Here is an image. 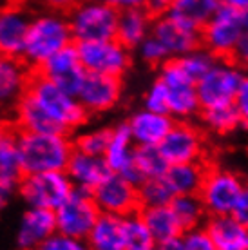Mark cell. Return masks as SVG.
Here are the masks:
<instances>
[{
  "mask_svg": "<svg viewBox=\"0 0 248 250\" xmlns=\"http://www.w3.org/2000/svg\"><path fill=\"white\" fill-rule=\"evenodd\" d=\"M73 44L75 38L67 15L51 9H40L33 13L22 60L33 71H40L49 58Z\"/></svg>",
  "mask_w": 248,
  "mask_h": 250,
  "instance_id": "1",
  "label": "cell"
},
{
  "mask_svg": "<svg viewBox=\"0 0 248 250\" xmlns=\"http://www.w3.org/2000/svg\"><path fill=\"white\" fill-rule=\"evenodd\" d=\"M27 94L58 127V131L67 134L80 129L89 116L76 94L62 89L58 83L49 80L42 71H33Z\"/></svg>",
  "mask_w": 248,
  "mask_h": 250,
  "instance_id": "2",
  "label": "cell"
},
{
  "mask_svg": "<svg viewBox=\"0 0 248 250\" xmlns=\"http://www.w3.org/2000/svg\"><path fill=\"white\" fill-rule=\"evenodd\" d=\"M19 147L25 174L65 170L75 152V142L67 132L19 131Z\"/></svg>",
  "mask_w": 248,
  "mask_h": 250,
  "instance_id": "3",
  "label": "cell"
},
{
  "mask_svg": "<svg viewBox=\"0 0 248 250\" xmlns=\"http://www.w3.org/2000/svg\"><path fill=\"white\" fill-rule=\"evenodd\" d=\"M75 44L112 40L118 31L120 9L96 0H82L67 13Z\"/></svg>",
  "mask_w": 248,
  "mask_h": 250,
  "instance_id": "4",
  "label": "cell"
},
{
  "mask_svg": "<svg viewBox=\"0 0 248 250\" xmlns=\"http://www.w3.org/2000/svg\"><path fill=\"white\" fill-rule=\"evenodd\" d=\"M75 190V185L69 180L65 170H51L25 174L17 187L25 207H37L56 210Z\"/></svg>",
  "mask_w": 248,
  "mask_h": 250,
  "instance_id": "5",
  "label": "cell"
},
{
  "mask_svg": "<svg viewBox=\"0 0 248 250\" xmlns=\"http://www.w3.org/2000/svg\"><path fill=\"white\" fill-rule=\"evenodd\" d=\"M158 78L163 82L168 94V114L176 122L198 118L201 113L198 87L190 76L185 75L176 58H170L160 67Z\"/></svg>",
  "mask_w": 248,
  "mask_h": 250,
  "instance_id": "6",
  "label": "cell"
},
{
  "mask_svg": "<svg viewBox=\"0 0 248 250\" xmlns=\"http://www.w3.org/2000/svg\"><path fill=\"white\" fill-rule=\"evenodd\" d=\"M243 76H245V69L239 67L234 60L219 58L216 65L203 78L196 82L201 111L234 104Z\"/></svg>",
  "mask_w": 248,
  "mask_h": 250,
  "instance_id": "7",
  "label": "cell"
},
{
  "mask_svg": "<svg viewBox=\"0 0 248 250\" xmlns=\"http://www.w3.org/2000/svg\"><path fill=\"white\" fill-rule=\"evenodd\" d=\"M245 31L243 11L221 6L201 29V45L216 58H232Z\"/></svg>",
  "mask_w": 248,
  "mask_h": 250,
  "instance_id": "8",
  "label": "cell"
},
{
  "mask_svg": "<svg viewBox=\"0 0 248 250\" xmlns=\"http://www.w3.org/2000/svg\"><path fill=\"white\" fill-rule=\"evenodd\" d=\"M76 51L87 73L122 78L132 63L130 49L116 38L100 42H82L76 44Z\"/></svg>",
  "mask_w": 248,
  "mask_h": 250,
  "instance_id": "9",
  "label": "cell"
},
{
  "mask_svg": "<svg viewBox=\"0 0 248 250\" xmlns=\"http://www.w3.org/2000/svg\"><path fill=\"white\" fill-rule=\"evenodd\" d=\"M245 183L236 172L221 167H208L203 187L199 190V198L210 216H227L236 208Z\"/></svg>",
  "mask_w": 248,
  "mask_h": 250,
  "instance_id": "10",
  "label": "cell"
},
{
  "mask_svg": "<svg viewBox=\"0 0 248 250\" xmlns=\"http://www.w3.org/2000/svg\"><path fill=\"white\" fill-rule=\"evenodd\" d=\"M56 229L63 236L87 239L93 230L96 219L100 218V208L93 194L75 188L73 194L55 210Z\"/></svg>",
  "mask_w": 248,
  "mask_h": 250,
  "instance_id": "11",
  "label": "cell"
},
{
  "mask_svg": "<svg viewBox=\"0 0 248 250\" xmlns=\"http://www.w3.org/2000/svg\"><path fill=\"white\" fill-rule=\"evenodd\" d=\"M91 194L98 205L100 212L103 214L125 218V216L142 210L138 185L116 172H111Z\"/></svg>",
  "mask_w": 248,
  "mask_h": 250,
  "instance_id": "12",
  "label": "cell"
},
{
  "mask_svg": "<svg viewBox=\"0 0 248 250\" xmlns=\"http://www.w3.org/2000/svg\"><path fill=\"white\" fill-rule=\"evenodd\" d=\"M170 165L174 163L203 162L205 158V136L198 125L190 120L176 122L162 144L158 145Z\"/></svg>",
  "mask_w": 248,
  "mask_h": 250,
  "instance_id": "13",
  "label": "cell"
},
{
  "mask_svg": "<svg viewBox=\"0 0 248 250\" xmlns=\"http://www.w3.org/2000/svg\"><path fill=\"white\" fill-rule=\"evenodd\" d=\"M31 19L27 4L9 2L0 7V57L24 58Z\"/></svg>",
  "mask_w": 248,
  "mask_h": 250,
  "instance_id": "14",
  "label": "cell"
},
{
  "mask_svg": "<svg viewBox=\"0 0 248 250\" xmlns=\"http://www.w3.org/2000/svg\"><path fill=\"white\" fill-rule=\"evenodd\" d=\"M122 94H124L122 78L87 73L76 96L87 114H103L118 105Z\"/></svg>",
  "mask_w": 248,
  "mask_h": 250,
  "instance_id": "15",
  "label": "cell"
},
{
  "mask_svg": "<svg viewBox=\"0 0 248 250\" xmlns=\"http://www.w3.org/2000/svg\"><path fill=\"white\" fill-rule=\"evenodd\" d=\"M56 232L55 210L25 207L15 227V243L19 249L38 250Z\"/></svg>",
  "mask_w": 248,
  "mask_h": 250,
  "instance_id": "16",
  "label": "cell"
},
{
  "mask_svg": "<svg viewBox=\"0 0 248 250\" xmlns=\"http://www.w3.org/2000/svg\"><path fill=\"white\" fill-rule=\"evenodd\" d=\"M136 147L138 145L134 144V140L130 136L127 124L125 122L118 124L116 127H112L111 142L107 145L103 160L109 165L111 172L122 174L134 185H140V183L145 182V178L142 176V172L138 170L136 163H134Z\"/></svg>",
  "mask_w": 248,
  "mask_h": 250,
  "instance_id": "17",
  "label": "cell"
},
{
  "mask_svg": "<svg viewBox=\"0 0 248 250\" xmlns=\"http://www.w3.org/2000/svg\"><path fill=\"white\" fill-rule=\"evenodd\" d=\"M31 67L22 58H2L0 63V113H13L29 89Z\"/></svg>",
  "mask_w": 248,
  "mask_h": 250,
  "instance_id": "18",
  "label": "cell"
},
{
  "mask_svg": "<svg viewBox=\"0 0 248 250\" xmlns=\"http://www.w3.org/2000/svg\"><path fill=\"white\" fill-rule=\"evenodd\" d=\"M152 37H156L167 49L170 58H180L190 51L201 47V33L190 29L172 19L170 15H163L154 19Z\"/></svg>",
  "mask_w": 248,
  "mask_h": 250,
  "instance_id": "19",
  "label": "cell"
},
{
  "mask_svg": "<svg viewBox=\"0 0 248 250\" xmlns=\"http://www.w3.org/2000/svg\"><path fill=\"white\" fill-rule=\"evenodd\" d=\"M127 127L134 144L138 147L145 145H160L176 124V120L167 113H156L142 107L127 118Z\"/></svg>",
  "mask_w": 248,
  "mask_h": 250,
  "instance_id": "20",
  "label": "cell"
},
{
  "mask_svg": "<svg viewBox=\"0 0 248 250\" xmlns=\"http://www.w3.org/2000/svg\"><path fill=\"white\" fill-rule=\"evenodd\" d=\"M40 71L49 80H53L62 89H65V91L73 94H78L82 82H83V78L87 75V71L80 62V57H78L76 44L69 45L63 51L56 53L55 57L45 62V65Z\"/></svg>",
  "mask_w": 248,
  "mask_h": 250,
  "instance_id": "21",
  "label": "cell"
},
{
  "mask_svg": "<svg viewBox=\"0 0 248 250\" xmlns=\"http://www.w3.org/2000/svg\"><path fill=\"white\" fill-rule=\"evenodd\" d=\"M65 172H67L69 180L73 182L75 188L93 192L94 188L111 174V169L105 163L103 156H94V154H87V152L75 149Z\"/></svg>",
  "mask_w": 248,
  "mask_h": 250,
  "instance_id": "22",
  "label": "cell"
},
{
  "mask_svg": "<svg viewBox=\"0 0 248 250\" xmlns=\"http://www.w3.org/2000/svg\"><path fill=\"white\" fill-rule=\"evenodd\" d=\"M205 227L216 245V250H243L247 247L248 227L241 223L234 214L210 216Z\"/></svg>",
  "mask_w": 248,
  "mask_h": 250,
  "instance_id": "23",
  "label": "cell"
},
{
  "mask_svg": "<svg viewBox=\"0 0 248 250\" xmlns=\"http://www.w3.org/2000/svg\"><path fill=\"white\" fill-rule=\"evenodd\" d=\"M152 24H154V17L145 7L124 9L120 11L116 40H120L130 51L136 49L145 38L150 37Z\"/></svg>",
  "mask_w": 248,
  "mask_h": 250,
  "instance_id": "24",
  "label": "cell"
},
{
  "mask_svg": "<svg viewBox=\"0 0 248 250\" xmlns=\"http://www.w3.org/2000/svg\"><path fill=\"white\" fill-rule=\"evenodd\" d=\"M25 176L19 147V131L0 127V180L19 187Z\"/></svg>",
  "mask_w": 248,
  "mask_h": 250,
  "instance_id": "25",
  "label": "cell"
},
{
  "mask_svg": "<svg viewBox=\"0 0 248 250\" xmlns=\"http://www.w3.org/2000/svg\"><path fill=\"white\" fill-rule=\"evenodd\" d=\"M221 6V0H174L168 15L186 27L201 33Z\"/></svg>",
  "mask_w": 248,
  "mask_h": 250,
  "instance_id": "26",
  "label": "cell"
},
{
  "mask_svg": "<svg viewBox=\"0 0 248 250\" xmlns=\"http://www.w3.org/2000/svg\"><path fill=\"white\" fill-rule=\"evenodd\" d=\"M85 241L91 250H125L124 218L102 212Z\"/></svg>",
  "mask_w": 248,
  "mask_h": 250,
  "instance_id": "27",
  "label": "cell"
},
{
  "mask_svg": "<svg viewBox=\"0 0 248 250\" xmlns=\"http://www.w3.org/2000/svg\"><path fill=\"white\" fill-rule=\"evenodd\" d=\"M208 165L205 162L192 163H174L165 172V180L168 182L174 194H199L205 182Z\"/></svg>",
  "mask_w": 248,
  "mask_h": 250,
  "instance_id": "28",
  "label": "cell"
},
{
  "mask_svg": "<svg viewBox=\"0 0 248 250\" xmlns=\"http://www.w3.org/2000/svg\"><path fill=\"white\" fill-rule=\"evenodd\" d=\"M140 214H142L145 225L149 227L150 234L154 236L156 243L183 234V229H181L180 221L176 218L174 210L170 208V205L147 207V208H142Z\"/></svg>",
  "mask_w": 248,
  "mask_h": 250,
  "instance_id": "29",
  "label": "cell"
},
{
  "mask_svg": "<svg viewBox=\"0 0 248 250\" xmlns=\"http://www.w3.org/2000/svg\"><path fill=\"white\" fill-rule=\"evenodd\" d=\"M170 208L174 210L183 230L201 227L205 223V219L208 218L199 194H178V196H174V200L170 201Z\"/></svg>",
  "mask_w": 248,
  "mask_h": 250,
  "instance_id": "30",
  "label": "cell"
},
{
  "mask_svg": "<svg viewBox=\"0 0 248 250\" xmlns=\"http://www.w3.org/2000/svg\"><path fill=\"white\" fill-rule=\"evenodd\" d=\"M199 122L208 132L225 136L230 132H236L239 127H243L241 118L237 114L234 104L223 107H212V109H203L199 113Z\"/></svg>",
  "mask_w": 248,
  "mask_h": 250,
  "instance_id": "31",
  "label": "cell"
},
{
  "mask_svg": "<svg viewBox=\"0 0 248 250\" xmlns=\"http://www.w3.org/2000/svg\"><path fill=\"white\" fill-rule=\"evenodd\" d=\"M124 239L125 250H152L156 249V239L145 225L142 214L134 212L124 218Z\"/></svg>",
  "mask_w": 248,
  "mask_h": 250,
  "instance_id": "32",
  "label": "cell"
},
{
  "mask_svg": "<svg viewBox=\"0 0 248 250\" xmlns=\"http://www.w3.org/2000/svg\"><path fill=\"white\" fill-rule=\"evenodd\" d=\"M134 163H136L138 170L142 172L145 180L149 178H162L165 176L170 163L167 158L163 156L158 145H145V147H136L134 152Z\"/></svg>",
  "mask_w": 248,
  "mask_h": 250,
  "instance_id": "33",
  "label": "cell"
},
{
  "mask_svg": "<svg viewBox=\"0 0 248 250\" xmlns=\"http://www.w3.org/2000/svg\"><path fill=\"white\" fill-rule=\"evenodd\" d=\"M138 194H140V205L142 208L147 207H165L170 205L174 200V190L170 188L165 176L162 178H149L143 183L138 185Z\"/></svg>",
  "mask_w": 248,
  "mask_h": 250,
  "instance_id": "34",
  "label": "cell"
},
{
  "mask_svg": "<svg viewBox=\"0 0 248 250\" xmlns=\"http://www.w3.org/2000/svg\"><path fill=\"white\" fill-rule=\"evenodd\" d=\"M112 127H91L85 131H80L78 136L73 140L75 149L94 154V156H103L107 150V145L111 142Z\"/></svg>",
  "mask_w": 248,
  "mask_h": 250,
  "instance_id": "35",
  "label": "cell"
},
{
  "mask_svg": "<svg viewBox=\"0 0 248 250\" xmlns=\"http://www.w3.org/2000/svg\"><path fill=\"white\" fill-rule=\"evenodd\" d=\"M176 60H178V63L181 65V69L185 71L186 76H190L194 82H198L199 78H203V76L216 65V62L219 58H216L210 51H207L205 47L201 45V47L190 51V53H186V55L176 58Z\"/></svg>",
  "mask_w": 248,
  "mask_h": 250,
  "instance_id": "36",
  "label": "cell"
},
{
  "mask_svg": "<svg viewBox=\"0 0 248 250\" xmlns=\"http://www.w3.org/2000/svg\"><path fill=\"white\" fill-rule=\"evenodd\" d=\"M136 51L143 62L149 63V65H156V67H162L167 60H170L167 49H165L162 42L156 37H152V35L145 38L142 44L136 47Z\"/></svg>",
  "mask_w": 248,
  "mask_h": 250,
  "instance_id": "37",
  "label": "cell"
},
{
  "mask_svg": "<svg viewBox=\"0 0 248 250\" xmlns=\"http://www.w3.org/2000/svg\"><path fill=\"white\" fill-rule=\"evenodd\" d=\"M143 107L149 109V111L168 114V94L160 78H156L149 85V89L145 91V94H143Z\"/></svg>",
  "mask_w": 248,
  "mask_h": 250,
  "instance_id": "38",
  "label": "cell"
},
{
  "mask_svg": "<svg viewBox=\"0 0 248 250\" xmlns=\"http://www.w3.org/2000/svg\"><path fill=\"white\" fill-rule=\"evenodd\" d=\"M181 239H183V250H216V245L205 225L183 230Z\"/></svg>",
  "mask_w": 248,
  "mask_h": 250,
  "instance_id": "39",
  "label": "cell"
},
{
  "mask_svg": "<svg viewBox=\"0 0 248 250\" xmlns=\"http://www.w3.org/2000/svg\"><path fill=\"white\" fill-rule=\"evenodd\" d=\"M38 250H91V249H89L85 239L71 238V236H63L60 232H56L55 236H51Z\"/></svg>",
  "mask_w": 248,
  "mask_h": 250,
  "instance_id": "40",
  "label": "cell"
},
{
  "mask_svg": "<svg viewBox=\"0 0 248 250\" xmlns=\"http://www.w3.org/2000/svg\"><path fill=\"white\" fill-rule=\"evenodd\" d=\"M234 107H236L237 114H239V118H241L243 127H248V71H245L241 85L237 89Z\"/></svg>",
  "mask_w": 248,
  "mask_h": 250,
  "instance_id": "41",
  "label": "cell"
},
{
  "mask_svg": "<svg viewBox=\"0 0 248 250\" xmlns=\"http://www.w3.org/2000/svg\"><path fill=\"white\" fill-rule=\"evenodd\" d=\"M42 9H51V11L65 13L67 15L71 9H75L82 0H35Z\"/></svg>",
  "mask_w": 248,
  "mask_h": 250,
  "instance_id": "42",
  "label": "cell"
},
{
  "mask_svg": "<svg viewBox=\"0 0 248 250\" xmlns=\"http://www.w3.org/2000/svg\"><path fill=\"white\" fill-rule=\"evenodd\" d=\"M230 60H234L239 67L248 71V29L243 33L241 40H239V44H237L236 51H234V55H232Z\"/></svg>",
  "mask_w": 248,
  "mask_h": 250,
  "instance_id": "43",
  "label": "cell"
},
{
  "mask_svg": "<svg viewBox=\"0 0 248 250\" xmlns=\"http://www.w3.org/2000/svg\"><path fill=\"white\" fill-rule=\"evenodd\" d=\"M172 4H174V0H145L143 7H145L154 19H158V17L168 15Z\"/></svg>",
  "mask_w": 248,
  "mask_h": 250,
  "instance_id": "44",
  "label": "cell"
},
{
  "mask_svg": "<svg viewBox=\"0 0 248 250\" xmlns=\"http://www.w3.org/2000/svg\"><path fill=\"white\" fill-rule=\"evenodd\" d=\"M234 216H236L241 223L248 227V183H245L241 194H239V200L236 203V208H234Z\"/></svg>",
  "mask_w": 248,
  "mask_h": 250,
  "instance_id": "45",
  "label": "cell"
},
{
  "mask_svg": "<svg viewBox=\"0 0 248 250\" xmlns=\"http://www.w3.org/2000/svg\"><path fill=\"white\" fill-rule=\"evenodd\" d=\"M96 2H105V4H111L116 9L124 11V9H132V7H143L145 0H96Z\"/></svg>",
  "mask_w": 248,
  "mask_h": 250,
  "instance_id": "46",
  "label": "cell"
},
{
  "mask_svg": "<svg viewBox=\"0 0 248 250\" xmlns=\"http://www.w3.org/2000/svg\"><path fill=\"white\" fill-rule=\"evenodd\" d=\"M15 192H17V187H13V185H9V183L0 180V210L11 201L13 194Z\"/></svg>",
  "mask_w": 248,
  "mask_h": 250,
  "instance_id": "47",
  "label": "cell"
},
{
  "mask_svg": "<svg viewBox=\"0 0 248 250\" xmlns=\"http://www.w3.org/2000/svg\"><path fill=\"white\" fill-rule=\"evenodd\" d=\"M156 250H183V239L181 236L163 239L160 243H156Z\"/></svg>",
  "mask_w": 248,
  "mask_h": 250,
  "instance_id": "48",
  "label": "cell"
},
{
  "mask_svg": "<svg viewBox=\"0 0 248 250\" xmlns=\"http://www.w3.org/2000/svg\"><path fill=\"white\" fill-rule=\"evenodd\" d=\"M221 4L223 6H228V7H234V9H247L248 7V0H221Z\"/></svg>",
  "mask_w": 248,
  "mask_h": 250,
  "instance_id": "49",
  "label": "cell"
},
{
  "mask_svg": "<svg viewBox=\"0 0 248 250\" xmlns=\"http://www.w3.org/2000/svg\"><path fill=\"white\" fill-rule=\"evenodd\" d=\"M243 20H245V27L248 29V7L247 9H243Z\"/></svg>",
  "mask_w": 248,
  "mask_h": 250,
  "instance_id": "50",
  "label": "cell"
},
{
  "mask_svg": "<svg viewBox=\"0 0 248 250\" xmlns=\"http://www.w3.org/2000/svg\"><path fill=\"white\" fill-rule=\"evenodd\" d=\"M11 2H19V4H29L33 0H11Z\"/></svg>",
  "mask_w": 248,
  "mask_h": 250,
  "instance_id": "51",
  "label": "cell"
},
{
  "mask_svg": "<svg viewBox=\"0 0 248 250\" xmlns=\"http://www.w3.org/2000/svg\"><path fill=\"white\" fill-rule=\"evenodd\" d=\"M9 2H11V0H0V7H4L6 4H9Z\"/></svg>",
  "mask_w": 248,
  "mask_h": 250,
  "instance_id": "52",
  "label": "cell"
},
{
  "mask_svg": "<svg viewBox=\"0 0 248 250\" xmlns=\"http://www.w3.org/2000/svg\"><path fill=\"white\" fill-rule=\"evenodd\" d=\"M243 250H248V243H247V247H245V249H243Z\"/></svg>",
  "mask_w": 248,
  "mask_h": 250,
  "instance_id": "53",
  "label": "cell"
},
{
  "mask_svg": "<svg viewBox=\"0 0 248 250\" xmlns=\"http://www.w3.org/2000/svg\"><path fill=\"white\" fill-rule=\"evenodd\" d=\"M19 250H29V249H19Z\"/></svg>",
  "mask_w": 248,
  "mask_h": 250,
  "instance_id": "54",
  "label": "cell"
},
{
  "mask_svg": "<svg viewBox=\"0 0 248 250\" xmlns=\"http://www.w3.org/2000/svg\"><path fill=\"white\" fill-rule=\"evenodd\" d=\"M0 63H2V57H0Z\"/></svg>",
  "mask_w": 248,
  "mask_h": 250,
  "instance_id": "55",
  "label": "cell"
},
{
  "mask_svg": "<svg viewBox=\"0 0 248 250\" xmlns=\"http://www.w3.org/2000/svg\"><path fill=\"white\" fill-rule=\"evenodd\" d=\"M0 116H2V113H0Z\"/></svg>",
  "mask_w": 248,
  "mask_h": 250,
  "instance_id": "56",
  "label": "cell"
},
{
  "mask_svg": "<svg viewBox=\"0 0 248 250\" xmlns=\"http://www.w3.org/2000/svg\"><path fill=\"white\" fill-rule=\"evenodd\" d=\"M152 250H156V249H152Z\"/></svg>",
  "mask_w": 248,
  "mask_h": 250,
  "instance_id": "57",
  "label": "cell"
}]
</instances>
